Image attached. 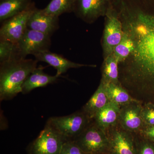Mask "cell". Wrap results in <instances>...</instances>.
Returning <instances> with one entry per match:
<instances>
[{
    "mask_svg": "<svg viewBox=\"0 0 154 154\" xmlns=\"http://www.w3.org/2000/svg\"><path fill=\"white\" fill-rule=\"evenodd\" d=\"M49 35L36 30L28 29L17 43L22 58L29 54L35 55L49 51L51 39Z\"/></svg>",
    "mask_w": 154,
    "mask_h": 154,
    "instance_id": "obj_8",
    "label": "cell"
},
{
    "mask_svg": "<svg viewBox=\"0 0 154 154\" xmlns=\"http://www.w3.org/2000/svg\"><path fill=\"white\" fill-rule=\"evenodd\" d=\"M141 138L140 140L135 138L137 154H154V143Z\"/></svg>",
    "mask_w": 154,
    "mask_h": 154,
    "instance_id": "obj_24",
    "label": "cell"
},
{
    "mask_svg": "<svg viewBox=\"0 0 154 154\" xmlns=\"http://www.w3.org/2000/svg\"><path fill=\"white\" fill-rule=\"evenodd\" d=\"M36 60L46 63L57 70L56 75L59 77L68 70L72 68H79L82 67H96V65L84 64L76 63L69 60L61 55L50 52L49 51L40 53L34 55Z\"/></svg>",
    "mask_w": 154,
    "mask_h": 154,
    "instance_id": "obj_13",
    "label": "cell"
},
{
    "mask_svg": "<svg viewBox=\"0 0 154 154\" xmlns=\"http://www.w3.org/2000/svg\"><path fill=\"white\" fill-rule=\"evenodd\" d=\"M113 0H75L73 11L77 17L92 24L100 17H105L112 5Z\"/></svg>",
    "mask_w": 154,
    "mask_h": 154,
    "instance_id": "obj_9",
    "label": "cell"
},
{
    "mask_svg": "<svg viewBox=\"0 0 154 154\" xmlns=\"http://www.w3.org/2000/svg\"><path fill=\"white\" fill-rule=\"evenodd\" d=\"M110 102L105 91V84L101 81L96 92L84 105L82 110L93 120L96 113Z\"/></svg>",
    "mask_w": 154,
    "mask_h": 154,
    "instance_id": "obj_16",
    "label": "cell"
},
{
    "mask_svg": "<svg viewBox=\"0 0 154 154\" xmlns=\"http://www.w3.org/2000/svg\"><path fill=\"white\" fill-rule=\"evenodd\" d=\"M60 154H87L85 152L75 140L64 141Z\"/></svg>",
    "mask_w": 154,
    "mask_h": 154,
    "instance_id": "obj_25",
    "label": "cell"
},
{
    "mask_svg": "<svg viewBox=\"0 0 154 154\" xmlns=\"http://www.w3.org/2000/svg\"><path fill=\"white\" fill-rule=\"evenodd\" d=\"M133 50L119 64V82L134 99L154 103V0H114Z\"/></svg>",
    "mask_w": 154,
    "mask_h": 154,
    "instance_id": "obj_1",
    "label": "cell"
},
{
    "mask_svg": "<svg viewBox=\"0 0 154 154\" xmlns=\"http://www.w3.org/2000/svg\"><path fill=\"white\" fill-rule=\"evenodd\" d=\"M75 0H51L46 8L42 9L45 14L58 17L62 14L73 11Z\"/></svg>",
    "mask_w": 154,
    "mask_h": 154,
    "instance_id": "obj_20",
    "label": "cell"
},
{
    "mask_svg": "<svg viewBox=\"0 0 154 154\" xmlns=\"http://www.w3.org/2000/svg\"><path fill=\"white\" fill-rule=\"evenodd\" d=\"M3 1V0H1V1Z\"/></svg>",
    "mask_w": 154,
    "mask_h": 154,
    "instance_id": "obj_27",
    "label": "cell"
},
{
    "mask_svg": "<svg viewBox=\"0 0 154 154\" xmlns=\"http://www.w3.org/2000/svg\"><path fill=\"white\" fill-rule=\"evenodd\" d=\"M22 58L17 43L0 40V63Z\"/></svg>",
    "mask_w": 154,
    "mask_h": 154,
    "instance_id": "obj_21",
    "label": "cell"
},
{
    "mask_svg": "<svg viewBox=\"0 0 154 154\" xmlns=\"http://www.w3.org/2000/svg\"><path fill=\"white\" fill-rule=\"evenodd\" d=\"M74 140L86 154H107L109 142L107 133L94 122H92Z\"/></svg>",
    "mask_w": 154,
    "mask_h": 154,
    "instance_id": "obj_4",
    "label": "cell"
},
{
    "mask_svg": "<svg viewBox=\"0 0 154 154\" xmlns=\"http://www.w3.org/2000/svg\"><path fill=\"white\" fill-rule=\"evenodd\" d=\"M105 84V91L110 102L119 106H123L131 102L137 101L120 84L113 83Z\"/></svg>",
    "mask_w": 154,
    "mask_h": 154,
    "instance_id": "obj_18",
    "label": "cell"
},
{
    "mask_svg": "<svg viewBox=\"0 0 154 154\" xmlns=\"http://www.w3.org/2000/svg\"><path fill=\"white\" fill-rule=\"evenodd\" d=\"M44 68L42 66L36 67L28 76L22 85V94H28L35 88L45 87L56 82L59 77L56 75L51 76L45 73Z\"/></svg>",
    "mask_w": 154,
    "mask_h": 154,
    "instance_id": "obj_15",
    "label": "cell"
},
{
    "mask_svg": "<svg viewBox=\"0 0 154 154\" xmlns=\"http://www.w3.org/2000/svg\"><path fill=\"white\" fill-rule=\"evenodd\" d=\"M143 104L134 101L120 107L119 124L131 133H139L144 127L141 116Z\"/></svg>",
    "mask_w": 154,
    "mask_h": 154,
    "instance_id": "obj_11",
    "label": "cell"
},
{
    "mask_svg": "<svg viewBox=\"0 0 154 154\" xmlns=\"http://www.w3.org/2000/svg\"><path fill=\"white\" fill-rule=\"evenodd\" d=\"M65 141L52 127L46 124L31 144L30 154H60Z\"/></svg>",
    "mask_w": 154,
    "mask_h": 154,
    "instance_id": "obj_7",
    "label": "cell"
},
{
    "mask_svg": "<svg viewBox=\"0 0 154 154\" xmlns=\"http://www.w3.org/2000/svg\"><path fill=\"white\" fill-rule=\"evenodd\" d=\"M120 107L110 102L94 116V122L100 129L107 133L119 123Z\"/></svg>",
    "mask_w": 154,
    "mask_h": 154,
    "instance_id": "obj_14",
    "label": "cell"
},
{
    "mask_svg": "<svg viewBox=\"0 0 154 154\" xmlns=\"http://www.w3.org/2000/svg\"><path fill=\"white\" fill-rule=\"evenodd\" d=\"M105 17V27L102 41L104 58L113 54V50L121 41L123 35L122 24L113 4Z\"/></svg>",
    "mask_w": 154,
    "mask_h": 154,
    "instance_id": "obj_5",
    "label": "cell"
},
{
    "mask_svg": "<svg viewBox=\"0 0 154 154\" xmlns=\"http://www.w3.org/2000/svg\"><path fill=\"white\" fill-rule=\"evenodd\" d=\"M101 81L104 84H120L119 63L113 53L104 58L102 66Z\"/></svg>",
    "mask_w": 154,
    "mask_h": 154,
    "instance_id": "obj_19",
    "label": "cell"
},
{
    "mask_svg": "<svg viewBox=\"0 0 154 154\" xmlns=\"http://www.w3.org/2000/svg\"><path fill=\"white\" fill-rule=\"evenodd\" d=\"M133 48V44L131 39L123 33L121 41L116 46L113 53L119 64L127 58Z\"/></svg>",
    "mask_w": 154,
    "mask_h": 154,
    "instance_id": "obj_22",
    "label": "cell"
},
{
    "mask_svg": "<svg viewBox=\"0 0 154 154\" xmlns=\"http://www.w3.org/2000/svg\"><path fill=\"white\" fill-rule=\"evenodd\" d=\"M92 120L82 110L70 115L50 117L46 124L66 141L74 140L91 124Z\"/></svg>",
    "mask_w": 154,
    "mask_h": 154,
    "instance_id": "obj_3",
    "label": "cell"
},
{
    "mask_svg": "<svg viewBox=\"0 0 154 154\" xmlns=\"http://www.w3.org/2000/svg\"><path fill=\"white\" fill-rule=\"evenodd\" d=\"M36 9L33 5L3 22L0 29V40L18 43L28 29V20Z\"/></svg>",
    "mask_w": 154,
    "mask_h": 154,
    "instance_id": "obj_6",
    "label": "cell"
},
{
    "mask_svg": "<svg viewBox=\"0 0 154 154\" xmlns=\"http://www.w3.org/2000/svg\"><path fill=\"white\" fill-rule=\"evenodd\" d=\"M139 133L141 137L154 143V125L145 127Z\"/></svg>",
    "mask_w": 154,
    "mask_h": 154,
    "instance_id": "obj_26",
    "label": "cell"
},
{
    "mask_svg": "<svg viewBox=\"0 0 154 154\" xmlns=\"http://www.w3.org/2000/svg\"><path fill=\"white\" fill-rule=\"evenodd\" d=\"M38 61L19 59L1 63L0 65V99H13L22 92L23 83L37 67Z\"/></svg>",
    "mask_w": 154,
    "mask_h": 154,
    "instance_id": "obj_2",
    "label": "cell"
},
{
    "mask_svg": "<svg viewBox=\"0 0 154 154\" xmlns=\"http://www.w3.org/2000/svg\"><path fill=\"white\" fill-rule=\"evenodd\" d=\"M31 0H3L0 3V21L2 22L30 8Z\"/></svg>",
    "mask_w": 154,
    "mask_h": 154,
    "instance_id": "obj_17",
    "label": "cell"
},
{
    "mask_svg": "<svg viewBox=\"0 0 154 154\" xmlns=\"http://www.w3.org/2000/svg\"><path fill=\"white\" fill-rule=\"evenodd\" d=\"M141 116L144 127L154 125V103L147 102L143 104Z\"/></svg>",
    "mask_w": 154,
    "mask_h": 154,
    "instance_id": "obj_23",
    "label": "cell"
},
{
    "mask_svg": "<svg viewBox=\"0 0 154 154\" xmlns=\"http://www.w3.org/2000/svg\"><path fill=\"white\" fill-rule=\"evenodd\" d=\"M107 134L109 142L107 154H137L136 139L132 133L122 129L119 123Z\"/></svg>",
    "mask_w": 154,
    "mask_h": 154,
    "instance_id": "obj_10",
    "label": "cell"
},
{
    "mask_svg": "<svg viewBox=\"0 0 154 154\" xmlns=\"http://www.w3.org/2000/svg\"><path fill=\"white\" fill-rule=\"evenodd\" d=\"M59 17L36 9L28 20V28L51 36L59 28Z\"/></svg>",
    "mask_w": 154,
    "mask_h": 154,
    "instance_id": "obj_12",
    "label": "cell"
}]
</instances>
